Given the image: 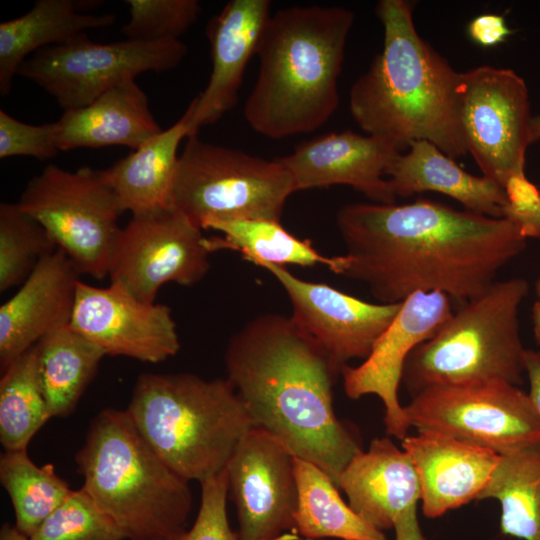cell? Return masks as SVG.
<instances>
[{
    "label": "cell",
    "instance_id": "obj_20",
    "mask_svg": "<svg viewBox=\"0 0 540 540\" xmlns=\"http://www.w3.org/2000/svg\"><path fill=\"white\" fill-rule=\"evenodd\" d=\"M269 0H231L210 19L211 74L205 89L190 103L189 136L216 123L238 101L243 75L271 16Z\"/></svg>",
    "mask_w": 540,
    "mask_h": 540
},
{
    "label": "cell",
    "instance_id": "obj_10",
    "mask_svg": "<svg viewBox=\"0 0 540 540\" xmlns=\"http://www.w3.org/2000/svg\"><path fill=\"white\" fill-rule=\"evenodd\" d=\"M403 407L417 432L446 435L499 455L540 445V418L528 393L502 380L430 386Z\"/></svg>",
    "mask_w": 540,
    "mask_h": 540
},
{
    "label": "cell",
    "instance_id": "obj_35",
    "mask_svg": "<svg viewBox=\"0 0 540 540\" xmlns=\"http://www.w3.org/2000/svg\"><path fill=\"white\" fill-rule=\"evenodd\" d=\"M129 20L121 28L127 39L158 42L180 40L198 19L197 0H126Z\"/></svg>",
    "mask_w": 540,
    "mask_h": 540
},
{
    "label": "cell",
    "instance_id": "obj_14",
    "mask_svg": "<svg viewBox=\"0 0 540 540\" xmlns=\"http://www.w3.org/2000/svg\"><path fill=\"white\" fill-rule=\"evenodd\" d=\"M258 266L270 272L289 297L292 320L341 373L353 359H366L394 320L402 302L369 303L324 283L302 280L285 267Z\"/></svg>",
    "mask_w": 540,
    "mask_h": 540
},
{
    "label": "cell",
    "instance_id": "obj_36",
    "mask_svg": "<svg viewBox=\"0 0 540 540\" xmlns=\"http://www.w3.org/2000/svg\"><path fill=\"white\" fill-rule=\"evenodd\" d=\"M200 484L201 503L193 525L170 540H238L227 516L229 486L226 468Z\"/></svg>",
    "mask_w": 540,
    "mask_h": 540
},
{
    "label": "cell",
    "instance_id": "obj_19",
    "mask_svg": "<svg viewBox=\"0 0 540 540\" xmlns=\"http://www.w3.org/2000/svg\"><path fill=\"white\" fill-rule=\"evenodd\" d=\"M81 274L60 249L45 256L0 307V366L4 371L43 337L69 326Z\"/></svg>",
    "mask_w": 540,
    "mask_h": 540
},
{
    "label": "cell",
    "instance_id": "obj_39",
    "mask_svg": "<svg viewBox=\"0 0 540 540\" xmlns=\"http://www.w3.org/2000/svg\"><path fill=\"white\" fill-rule=\"evenodd\" d=\"M469 37L482 47H494L512 34L502 15L486 13L473 18L467 27Z\"/></svg>",
    "mask_w": 540,
    "mask_h": 540
},
{
    "label": "cell",
    "instance_id": "obj_46",
    "mask_svg": "<svg viewBox=\"0 0 540 540\" xmlns=\"http://www.w3.org/2000/svg\"><path fill=\"white\" fill-rule=\"evenodd\" d=\"M276 540H299V537L297 536V532H295L293 534L286 533V534L282 535L281 537H279Z\"/></svg>",
    "mask_w": 540,
    "mask_h": 540
},
{
    "label": "cell",
    "instance_id": "obj_37",
    "mask_svg": "<svg viewBox=\"0 0 540 540\" xmlns=\"http://www.w3.org/2000/svg\"><path fill=\"white\" fill-rule=\"evenodd\" d=\"M58 152L55 122L32 125L0 110L1 159L30 156L45 161L54 158Z\"/></svg>",
    "mask_w": 540,
    "mask_h": 540
},
{
    "label": "cell",
    "instance_id": "obj_25",
    "mask_svg": "<svg viewBox=\"0 0 540 540\" xmlns=\"http://www.w3.org/2000/svg\"><path fill=\"white\" fill-rule=\"evenodd\" d=\"M190 117L188 106L168 129L102 170L122 212L135 215L172 207L178 148L189 135Z\"/></svg>",
    "mask_w": 540,
    "mask_h": 540
},
{
    "label": "cell",
    "instance_id": "obj_43",
    "mask_svg": "<svg viewBox=\"0 0 540 540\" xmlns=\"http://www.w3.org/2000/svg\"><path fill=\"white\" fill-rule=\"evenodd\" d=\"M0 540H31L29 536L21 532L15 525L5 523L0 529Z\"/></svg>",
    "mask_w": 540,
    "mask_h": 540
},
{
    "label": "cell",
    "instance_id": "obj_7",
    "mask_svg": "<svg viewBox=\"0 0 540 540\" xmlns=\"http://www.w3.org/2000/svg\"><path fill=\"white\" fill-rule=\"evenodd\" d=\"M523 278L494 282L452 312L438 331L408 356L402 382L414 396L435 385L502 380L519 386L525 375L520 306Z\"/></svg>",
    "mask_w": 540,
    "mask_h": 540
},
{
    "label": "cell",
    "instance_id": "obj_9",
    "mask_svg": "<svg viewBox=\"0 0 540 540\" xmlns=\"http://www.w3.org/2000/svg\"><path fill=\"white\" fill-rule=\"evenodd\" d=\"M17 204L44 227L80 274L100 280L109 275L123 212L102 170L47 165L27 183Z\"/></svg>",
    "mask_w": 540,
    "mask_h": 540
},
{
    "label": "cell",
    "instance_id": "obj_17",
    "mask_svg": "<svg viewBox=\"0 0 540 540\" xmlns=\"http://www.w3.org/2000/svg\"><path fill=\"white\" fill-rule=\"evenodd\" d=\"M450 297L440 292H417L402 302L398 314L376 341L369 356L358 366H345L341 374L346 395L359 399L376 395L385 409L387 434L407 436L404 407L398 398L405 362L409 354L430 339L452 314Z\"/></svg>",
    "mask_w": 540,
    "mask_h": 540
},
{
    "label": "cell",
    "instance_id": "obj_18",
    "mask_svg": "<svg viewBox=\"0 0 540 540\" xmlns=\"http://www.w3.org/2000/svg\"><path fill=\"white\" fill-rule=\"evenodd\" d=\"M400 153L385 139L344 130L301 143L277 160L291 175L295 191L348 185L373 203L393 204L396 196L386 172Z\"/></svg>",
    "mask_w": 540,
    "mask_h": 540
},
{
    "label": "cell",
    "instance_id": "obj_30",
    "mask_svg": "<svg viewBox=\"0 0 540 540\" xmlns=\"http://www.w3.org/2000/svg\"><path fill=\"white\" fill-rule=\"evenodd\" d=\"M204 229H213L223 235L207 238L211 252L220 249L238 251L243 259L256 265L323 264L336 274L339 271L340 256L322 255L313 248L310 240H301L290 234L278 221L221 220L209 222Z\"/></svg>",
    "mask_w": 540,
    "mask_h": 540
},
{
    "label": "cell",
    "instance_id": "obj_8",
    "mask_svg": "<svg viewBox=\"0 0 540 540\" xmlns=\"http://www.w3.org/2000/svg\"><path fill=\"white\" fill-rule=\"evenodd\" d=\"M295 192L289 172L277 160L187 137L176 167L171 204L204 229L221 220L280 222Z\"/></svg>",
    "mask_w": 540,
    "mask_h": 540
},
{
    "label": "cell",
    "instance_id": "obj_33",
    "mask_svg": "<svg viewBox=\"0 0 540 540\" xmlns=\"http://www.w3.org/2000/svg\"><path fill=\"white\" fill-rule=\"evenodd\" d=\"M56 249L44 227L17 203L0 204V292L22 284Z\"/></svg>",
    "mask_w": 540,
    "mask_h": 540
},
{
    "label": "cell",
    "instance_id": "obj_47",
    "mask_svg": "<svg viewBox=\"0 0 540 540\" xmlns=\"http://www.w3.org/2000/svg\"><path fill=\"white\" fill-rule=\"evenodd\" d=\"M535 293H536V296H537V301L540 302V276H539V278L537 279V281L535 283Z\"/></svg>",
    "mask_w": 540,
    "mask_h": 540
},
{
    "label": "cell",
    "instance_id": "obj_44",
    "mask_svg": "<svg viewBox=\"0 0 540 540\" xmlns=\"http://www.w3.org/2000/svg\"><path fill=\"white\" fill-rule=\"evenodd\" d=\"M532 324L535 341L540 345V302L537 300L532 307Z\"/></svg>",
    "mask_w": 540,
    "mask_h": 540
},
{
    "label": "cell",
    "instance_id": "obj_3",
    "mask_svg": "<svg viewBox=\"0 0 540 540\" xmlns=\"http://www.w3.org/2000/svg\"><path fill=\"white\" fill-rule=\"evenodd\" d=\"M376 15L383 27V48L350 89L353 119L368 135L389 141L400 152L425 140L453 159L467 155L461 73L419 35L411 2L381 0Z\"/></svg>",
    "mask_w": 540,
    "mask_h": 540
},
{
    "label": "cell",
    "instance_id": "obj_32",
    "mask_svg": "<svg viewBox=\"0 0 540 540\" xmlns=\"http://www.w3.org/2000/svg\"><path fill=\"white\" fill-rule=\"evenodd\" d=\"M0 482L10 497L15 526L29 537L72 491L52 464L37 466L27 450L2 454Z\"/></svg>",
    "mask_w": 540,
    "mask_h": 540
},
{
    "label": "cell",
    "instance_id": "obj_1",
    "mask_svg": "<svg viewBox=\"0 0 540 540\" xmlns=\"http://www.w3.org/2000/svg\"><path fill=\"white\" fill-rule=\"evenodd\" d=\"M336 223L346 248L338 275L365 283L384 304L417 292H440L464 303L496 282L527 245L508 217L425 199L347 204Z\"/></svg>",
    "mask_w": 540,
    "mask_h": 540
},
{
    "label": "cell",
    "instance_id": "obj_38",
    "mask_svg": "<svg viewBox=\"0 0 540 540\" xmlns=\"http://www.w3.org/2000/svg\"><path fill=\"white\" fill-rule=\"evenodd\" d=\"M504 192L508 201L504 208V217L529 213L540 203L539 190L525 174L511 176L504 185Z\"/></svg>",
    "mask_w": 540,
    "mask_h": 540
},
{
    "label": "cell",
    "instance_id": "obj_12",
    "mask_svg": "<svg viewBox=\"0 0 540 540\" xmlns=\"http://www.w3.org/2000/svg\"><path fill=\"white\" fill-rule=\"evenodd\" d=\"M461 122L482 176L504 189L525 174L530 141V102L525 81L512 69L482 65L461 73Z\"/></svg>",
    "mask_w": 540,
    "mask_h": 540
},
{
    "label": "cell",
    "instance_id": "obj_11",
    "mask_svg": "<svg viewBox=\"0 0 540 540\" xmlns=\"http://www.w3.org/2000/svg\"><path fill=\"white\" fill-rule=\"evenodd\" d=\"M186 54L187 46L180 40L96 43L80 33L33 53L17 75L45 90L65 111L87 106L141 73L171 70Z\"/></svg>",
    "mask_w": 540,
    "mask_h": 540
},
{
    "label": "cell",
    "instance_id": "obj_34",
    "mask_svg": "<svg viewBox=\"0 0 540 540\" xmlns=\"http://www.w3.org/2000/svg\"><path fill=\"white\" fill-rule=\"evenodd\" d=\"M30 539L126 540L116 523L83 488L72 490Z\"/></svg>",
    "mask_w": 540,
    "mask_h": 540
},
{
    "label": "cell",
    "instance_id": "obj_2",
    "mask_svg": "<svg viewBox=\"0 0 540 540\" xmlns=\"http://www.w3.org/2000/svg\"><path fill=\"white\" fill-rule=\"evenodd\" d=\"M225 368L254 427L337 485L361 447L336 416L333 385L340 372L317 343L291 317L263 314L230 338Z\"/></svg>",
    "mask_w": 540,
    "mask_h": 540
},
{
    "label": "cell",
    "instance_id": "obj_5",
    "mask_svg": "<svg viewBox=\"0 0 540 540\" xmlns=\"http://www.w3.org/2000/svg\"><path fill=\"white\" fill-rule=\"evenodd\" d=\"M75 461L82 488L126 540H170L186 530L189 482L158 456L126 410L98 413Z\"/></svg>",
    "mask_w": 540,
    "mask_h": 540
},
{
    "label": "cell",
    "instance_id": "obj_31",
    "mask_svg": "<svg viewBox=\"0 0 540 540\" xmlns=\"http://www.w3.org/2000/svg\"><path fill=\"white\" fill-rule=\"evenodd\" d=\"M50 418L32 347L2 371L0 441L4 450H27L33 436Z\"/></svg>",
    "mask_w": 540,
    "mask_h": 540
},
{
    "label": "cell",
    "instance_id": "obj_41",
    "mask_svg": "<svg viewBox=\"0 0 540 540\" xmlns=\"http://www.w3.org/2000/svg\"><path fill=\"white\" fill-rule=\"evenodd\" d=\"M395 540H428L423 534L417 516V506L404 511L396 520Z\"/></svg>",
    "mask_w": 540,
    "mask_h": 540
},
{
    "label": "cell",
    "instance_id": "obj_6",
    "mask_svg": "<svg viewBox=\"0 0 540 540\" xmlns=\"http://www.w3.org/2000/svg\"><path fill=\"white\" fill-rule=\"evenodd\" d=\"M126 411L158 456L188 482L224 470L254 427L227 378L192 373L141 374Z\"/></svg>",
    "mask_w": 540,
    "mask_h": 540
},
{
    "label": "cell",
    "instance_id": "obj_40",
    "mask_svg": "<svg viewBox=\"0 0 540 540\" xmlns=\"http://www.w3.org/2000/svg\"><path fill=\"white\" fill-rule=\"evenodd\" d=\"M525 375L529 381V398L540 418V350L526 349Z\"/></svg>",
    "mask_w": 540,
    "mask_h": 540
},
{
    "label": "cell",
    "instance_id": "obj_29",
    "mask_svg": "<svg viewBox=\"0 0 540 540\" xmlns=\"http://www.w3.org/2000/svg\"><path fill=\"white\" fill-rule=\"evenodd\" d=\"M495 499L504 535L540 540V445L500 455L477 500Z\"/></svg>",
    "mask_w": 540,
    "mask_h": 540
},
{
    "label": "cell",
    "instance_id": "obj_4",
    "mask_svg": "<svg viewBox=\"0 0 540 540\" xmlns=\"http://www.w3.org/2000/svg\"><path fill=\"white\" fill-rule=\"evenodd\" d=\"M353 22V12L339 6H292L271 14L243 109L255 132L280 140L313 132L331 118Z\"/></svg>",
    "mask_w": 540,
    "mask_h": 540
},
{
    "label": "cell",
    "instance_id": "obj_16",
    "mask_svg": "<svg viewBox=\"0 0 540 540\" xmlns=\"http://www.w3.org/2000/svg\"><path fill=\"white\" fill-rule=\"evenodd\" d=\"M226 471L238 540H276L294 530V456L281 443L253 427L236 446Z\"/></svg>",
    "mask_w": 540,
    "mask_h": 540
},
{
    "label": "cell",
    "instance_id": "obj_42",
    "mask_svg": "<svg viewBox=\"0 0 540 540\" xmlns=\"http://www.w3.org/2000/svg\"><path fill=\"white\" fill-rule=\"evenodd\" d=\"M505 217L515 221L527 239L535 238L540 240V203L529 213L522 215L511 214Z\"/></svg>",
    "mask_w": 540,
    "mask_h": 540
},
{
    "label": "cell",
    "instance_id": "obj_24",
    "mask_svg": "<svg viewBox=\"0 0 540 540\" xmlns=\"http://www.w3.org/2000/svg\"><path fill=\"white\" fill-rule=\"evenodd\" d=\"M397 197L433 191L461 203L467 211L494 218L504 217L508 201L503 187L472 175L431 142L414 141L405 154L400 153L386 172Z\"/></svg>",
    "mask_w": 540,
    "mask_h": 540
},
{
    "label": "cell",
    "instance_id": "obj_45",
    "mask_svg": "<svg viewBox=\"0 0 540 540\" xmlns=\"http://www.w3.org/2000/svg\"><path fill=\"white\" fill-rule=\"evenodd\" d=\"M540 140V115L532 117L530 125V141L531 143Z\"/></svg>",
    "mask_w": 540,
    "mask_h": 540
},
{
    "label": "cell",
    "instance_id": "obj_27",
    "mask_svg": "<svg viewBox=\"0 0 540 540\" xmlns=\"http://www.w3.org/2000/svg\"><path fill=\"white\" fill-rule=\"evenodd\" d=\"M297 506L294 530L308 540H387L346 504L338 486L320 467L294 457Z\"/></svg>",
    "mask_w": 540,
    "mask_h": 540
},
{
    "label": "cell",
    "instance_id": "obj_13",
    "mask_svg": "<svg viewBox=\"0 0 540 540\" xmlns=\"http://www.w3.org/2000/svg\"><path fill=\"white\" fill-rule=\"evenodd\" d=\"M202 229L174 207L132 215L122 228L108 277L153 303L170 282L192 286L210 268Z\"/></svg>",
    "mask_w": 540,
    "mask_h": 540
},
{
    "label": "cell",
    "instance_id": "obj_28",
    "mask_svg": "<svg viewBox=\"0 0 540 540\" xmlns=\"http://www.w3.org/2000/svg\"><path fill=\"white\" fill-rule=\"evenodd\" d=\"M34 348L51 417L69 415L106 354L70 326L46 335Z\"/></svg>",
    "mask_w": 540,
    "mask_h": 540
},
{
    "label": "cell",
    "instance_id": "obj_22",
    "mask_svg": "<svg viewBox=\"0 0 540 540\" xmlns=\"http://www.w3.org/2000/svg\"><path fill=\"white\" fill-rule=\"evenodd\" d=\"M337 486L353 511L380 531L393 529L397 518L421 499L410 456L389 438H375L367 451L356 452Z\"/></svg>",
    "mask_w": 540,
    "mask_h": 540
},
{
    "label": "cell",
    "instance_id": "obj_15",
    "mask_svg": "<svg viewBox=\"0 0 540 540\" xmlns=\"http://www.w3.org/2000/svg\"><path fill=\"white\" fill-rule=\"evenodd\" d=\"M69 326L110 356L159 363L180 349L171 308L141 301L116 282L80 281Z\"/></svg>",
    "mask_w": 540,
    "mask_h": 540
},
{
    "label": "cell",
    "instance_id": "obj_26",
    "mask_svg": "<svg viewBox=\"0 0 540 540\" xmlns=\"http://www.w3.org/2000/svg\"><path fill=\"white\" fill-rule=\"evenodd\" d=\"M93 1L37 0L20 17L0 24V94L6 96L22 63L36 51L66 42L89 29L111 26L113 14L82 12Z\"/></svg>",
    "mask_w": 540,
    "mask_h": 540
},
{
    "label": "cell",
    "instance_id": "obj_21",
    "mask_svg": "<svg viewBox=\"0 0 540 540\" xmlns=\"http://www.w3.org/2000/svg\"><path fill=\"white\" fill-rule=\"evenodd\" d=\"M402 448L416 468L429 518L477 500L500 459L490 449L437 433L407 435Z\"/></svg>",
    "mask_w": 540,
    "mask_h": 540
},
{
    "label": "cell",
    "instance_id": "obj_23",
    "mask_svg": "<svg viewBox=\"0 0 540 540\" xmlns=\"http://www.w3.org/2000/svg\"><path fill=\"white\" fill-rule=\"evenodd\" d=\"M55 124L59 151L110 145L136 150L163 131L135 79L112 87L87 106L65 110Z\"/></svg>",
    "mask_w": 540,
    "mask_h": 540
}]
</instances>
